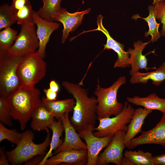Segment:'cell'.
Wrapping results in <instances>:
<instances>
[{
  "mask_svg": "<svg viewBox=\"0 0 165 165\" xmlns=\"http://www.w3.org/2000/svg\"><path fill=\"white\" fill-rule=\"evenodd\" d=\"M61 85L75 101L73 114L70 120L75 130L77 132L86 129L93 130L97 119L96 98L89 97L86 90L79 83L64 81Z\"/></svg>",
  "mask_w": 165,
  "mask_h": 165,
  "instance_id": "6da1fadb",
  "label": "cell"
},
{
  "mask_svg": "<svg viewBox=\"0 0 165 165\" xmlns=\"http://www.w3.org/2000/svg\"><path fill=\"white\" fill-rule=\"evenodd\" d=\"M39 90L35 86L21 85L6 98L12 118L19 121L24 130L37 106L42 102Z\"/></svg>",
  "mask_w": 165,
  "mask_h": 165,
  "instance_id": "7a4b0ae2",
  "label": "cell"
},
{
  "mask_svg": "<svg viewBox=\"0 0 165 165\" xmlns=\"http://www.w3.org/2000/svg\"><path fill=\"white\" fill-rule=\"evenodd\" d=\"M46 132L47 134L44 141L38 144L33 141L34 134L32 131L28 130L23 133L22 137L16 147L10 151L6 152L9 163L13 165L20 164L34 156L45 155L51 140L49 129Z\"/></svg>",
  "mask_w": 165,
  "mask_h": 165,
  "instance_id": "3957f363",
  "label": "cell"
},
{
  "mask_svg": "<svg viewBox=\"0 0 165 165\" xmlns=\"http://www.w3.org/2000/svg\"><path fill=\"white\" fill-rule=\"evenodd\" d=\"M126 83L125 76L119 77L110 86L101 87L99 80L94 92L97 102V119L117 115L122 111L123 104L118 101L117 95L120 87Z\"/></svg>",
  "mask_w": 165,
  "mask_h": 165,
  "instance_id": "277c9868",
  "label": "cell"
},
{
  "mask_svg": "<svg viewBox=\"0 0 165 165\" xmlns=\"http://www.w3.org/2000/svg\"><path fill=\"white\" fill-rule=\"evenodd\" d=\"M37 51L23 57L17 72L21 85L35 86L46 76V64Z\"/></svg>",
  "mask_w": 165,
  "mask_h": 165,
  "instance_id": "5b68a950",
  "label": "cell"
},
{
  "mask_svg": "<svg viewBox=\"0 0 165 165\" xmlns=\"http://www.w3.org/2000/svg\"><path fill=\"white\" fill-rule=\"evenodd\" d=\"M23 58L0 53V97L6 98L21 85L17 70Z\"/></svg>",
  "mask_w": 165,
  "mask_h": 165,
  "instance_id": "8992f818",
  "label": "cell"
},
{
  "mask_svg": "<svg viewBox=\"0 0 165 165\" xmlns=\"http://www.w3.org/2000/svg\"><path fill=\"white\" fill-rule=\"evenodd\" d=\"M135 109L127 101L123 104L121 112L114 117L97 119L99 124L93 130V134L99 137L114 135L118 131H127L128 124L130 123Z\"/></svg>",
  "mask_w": 165,
  "mask_h": 165,
  "instance_id": "52a82bcc",
  "label": "cell"
},
{
  "mask_svg": "<svg viewBox=\"0 0 165 165\" xmlns=\"http://www.w3.org/2000/svg\"><path fill=\"white\" fill-rule=\"evenodd\" d=\"M39 42L34 22L21 25L20 31L7 53L15 57H24L38 50Z\"/></svg>",
  "mask_w": 165,
  "mask_h": 165,
  "instance_id": "ba28073f",
  "label": "cell"
},
{
  "mask_svg": "<svg viewBox=\"0 0 165 165\" xmlns=\"http://www.w3.org/2000/svg\"><path fill=\"white\" fill-rule=\"evenodd\" d=\"M126 133L121 130L114 135L110 143L99 155L97 165H104L109 163L121 165L123 156V152L125 147L124 139Z\"/></svg>",
  "mask_w": 165,
  "mask_h": 165,
  "instance_id": "9c48e42d",
  "label": "cell"
},
{
  "mask_svg": "<svg viewBox=\"0 0 165 165\" xmlns=\"http://www.w3.org/2000/svg\"><path fill=\"white\" fill-rule=\"evenodd\" d=\"M93 130L86 129L77 132L81 138L84 139L87 146V165H97L99 154L110 143L114 135L99 137L93 134Z\"/></svg>",
  "mask_w": 165,
  "mask_h": 165,
  "instance_id": "30bf717a",
  "label": "cell"
},
{
  "mask_svg": "<svg viewBox=\"0 0 165 165\" xmlns=\"http://www.w3.org/2000/svg\"><path fill=\"white\" fill-rule=\"evenodd\" d=\"M156 144L165 147V113L160 121L152 129L142 131L138 137L134 138L125 145V147L133 149L144 144Z\"/></svg>",
  "mask_w": 165,
  "mask_h": 165,
  "instance_id": "8fae6325",
  "label": "cell"
},
{
  "mask_svg": "<svg viewBox=\"0 0 165 165\" xmlns=\"http://www.w3.org/2000/svg\"><path fill=\"white\" fill-rule=\"evenodd\" d=\"M103 17L101 14L99 15L97 18V28L91 30L84 31L81 34L94 31H99L102 32L106 36V43L104 45L103 50H112L116 52L118 56L114 68H125L129 67L130 57L129 53L125 51L124 49V46L114 39L110 35L108 30L105 28L103 24Z\"/></svg>",
  "mask_w": 165,
  "mask_h": 165,
  "instance_id": "7c38bea8",
  "label": "cell"
},
{
  "mask_svg": "<svg viewBox=\"0 0 165 165\" xmlns=\"http://www.w3.org/2000/svg\"><path fill=\"white\" fill-rule=\"evenodd\" d=\"M90 10V8H88L82 11L70 13L65 8H61L54 15L53 20L60 22L63 25L62 43L65 42L69 33L75 31L81 24L84 16L89 13Z\"/></svg>",
  "mask_w": 165,
  "mask_h": 165,
  "instance_id": "4fadbf2b",
  "label": "cell"
},
{
  "mask_svg": "<svg viewBox=\"0 0 165 165\" xmlns=\"http://www.w3.org/2000/svg\"><path fill=\"white\" fill-rule=\"evenodd\" d=\"M68 114L65 113L60 118L64 126L65 137L62 144L53 151V155L64 150L87 149L86 144L81 140L78 133L72 124Z\"/></svg>",
  "mask_w": 165,
  "mask_h": 165,
  "instance_id": "5bb4252c",
  "label": "cell"
},
{
  "mask_svg": "<svg viewBox=\"0 0 165 165\" xmlns=\"http://www.w3.org/2000/svg\"><path fill=\"white\" fill-rule=\"evenodd\" d=\"M87 158V149L64 150L49 158L45 165H84L86 164Z\"/></svg>",
  "mask_w": 165,
  "mask_h": 165,
  "instance_id": "9a60e30c",
  "label": "cell"
},
{
  "mask_svg": "<svg viewBox=\"0 0 165 165\" xmlns=\"http://www.w3.org/2000/svg\"><path fill=\"white\" fill-rule=\"evenodd\" d=\"M33 20L36 26V32L39 42L37 51L40 56L44 58L46 56V46L50 36L53 32L58 28L60 24L42 18L35 11L33 16Z\"/></svg>",
  "mask_w": 165,
  "mask_h": 165,
  "instance_id": "2e32d148",
  "label": "cell"
},
{
  "mask_svg": "<svg viewBox=\"0 0 165 165\" xmlns=\"http://www.w3.org/2000/svg\"><path fill=\"white\" fill-rule=\"evenodd\" d=\"M151 41L143 43L139 40L133 44L134 49L129 48L127 51L130 54L129 64L131 66V69L129 72L131 75L139 72L140 69H145L148 71L150 69H156V68L147 67L148 61L145 56L142 53L145 47Z\"/></svg>",
  "mask_w": 165,
  "mask_h": 165,
  "instance_id": "e0dca14e",
  "label": "cell"
},
{
  "mask_svg": "<svg viewBox=\"0 0 165 165\" xmlns=\"http://www.w3.org/2000/svg\"><path fill=\"white\" fill-rule=\"evenodd\" d=\"M152 110L145 108H138L135 110L124 137L125 145L135 138L139 133L141 132L142 127L147 116Z\"/></svg>",
  "mask_w": 165,
  "mask_h": 165,
  "instance_id": "ac0fdd59",
  "label": "cell"
},
{
  "mask_svg": "<svg viewBox=\"0 0 165 165\" xmlns=\"http://www.w3.org/2000/svg\"><path fill=\"white\" fill-rule=\"evenodd\" d=\"M31 118V127L34 131H46L55 120L42 102L35 108Z\"/></svg>",
  "mask_w": 165,
  "mask_h": 165,
  "instance_id": "d6986e66",
  "label": "cell"
},
{
  "mask_svg": "<svg viewBox=\"0 0 165 165\" xmlns=\"http://www.w3.org/2000/svg\"><path fill=\"white\" fill-rule=\"evenodd\" d=\"M42 102L55 118L58 119L64 114L73 111L75 102L73 98L49 101L43 97Z\"/></svg>",
  "mask_w": 165,
  "mask_h": 165,
  "instance_id": "ffe728a7",
  "label": "cell"
},
{
  "mask_svg": "<svg viewBox=\"0 0 165 165\" xmlns=\"http://www.w3.org/2000/svg\"><path fill=\"white\" fill-rule=\"evenodd\" d=\"M127 100L128 102L134 105L152 110H158L163 113H165V99L159 97L155 94L152 93L144 97L137 96L127 97Z\"/></svg>",
  "mask_w": 165,
  "mask_h": 165,
  "instance_id": "44dd1931",
  "label": "cell"
},
{
  "mask_svg": "<svg viewBox=\"0 0 165 165\" xmlns=\"http://www.w3.org/2000/svg\"><path fill=\"white\" fill-rule=\"evenodd\" d=\"M131 76L130 82L132 84H146L148 80H151L154 85L159 86L165 80V62L156 70L146 73L138 72Z\"/></svg>",
  "mask_w": 165,
  "mask_h": 165,
  "instance_id": "7402d4cb",
  "label": "cell"
},
{
  "mask_svg": "<svg viewBox=\"0 0 165 165\" xmlns=\"http://www.w3.org/2000/svg\"><path fill=\"white\" fill-rule=\"evenodd\" d=\"M52 131V135L48 152L44 156L39 165H44L47 160L53 156L52 152L58 148L62 144L64 140L62 134L64 131V126L61 119L55 120L49 127Z\"/></svg>",
  "mask_w": 165,
  "mask_h": 165,
  "instance_id": "603a6c76",
  "label": "cell"
},
{
  "mask_svg": "<svg viewBox=\"0 0 165 165\" xmlns=\"http://www.w3.org/2000/svg\"><path fill=\"white\" fill-rule=\"evenodd\" d=\"M148 9L149 14L146 17L143 18L140 16L138 14L133 16L132 18L136 20L138 18H141L145 20L148 23L149 30L146 32L145 34V36L147 37L149 35H151V41L152 42L156 41L160 37L161 34L159 31V28L160 23L157 22L156 16L155 15L154 5L148 6Z\"/></svg>",
  "mask_w": 165,
  "mask_h": 165,
  "instance_id": "cb8c5ba5",
  "label": "cell"
},
{
  "mask_svg": "<svg viewBox=\"0 0 165 165\" xmlns=\"http://www.w3.org/2000/svg\"><path fill=\"white\" fill-rule=\"evenodd\" d=\"M62 0H42L43 5L37 13L42 18L50 21H53L54 15L61 8Z\"/></svg>",
  "mask_w": 165,
  "mask_h": 165,
  "instance_id": "d4e9b609",
  "label": "cell"
},
{
  "mask_svg": "<svg viewBox=\"0 0 165 165\" xmlns=\"http://www.w3.org/2000/svg\"><path fill=\"white\" fill-rule=\"evenodd\" d=\"M124 156L130 160L134 165H155L152 160V154L148 152L126 150Z\"/></svg>",
  "mask_w": 165,
  "mask_h": 165,
  "instance_id": "484cf974",
  "label": "cell"
},
{
  "mask_svg": "<svg viewBox=\"0 0 165 165\" xmlns=\"http://www.w3.org/2000/svg\"><path fill=\"white\" fill-rule=\"evenodd\" d=\"M17 34V31L11 27L0 30V53L7 52L16 40Z\"/></svg>",
  "mask_w": 165,
  "mask_h": 165,
  "instance_id": "4316f807",
  "label": "cell"
},
{
  "mask_svg": "<svg viewBox=\"0 0 165 165\" xmlns=\"http://www.w3.org/2000/svg\"><path fill=\"white\" fill-rule=\"evenodd\" d=\"M16 22L15 13L11 9L10 6L4 4L0 7V30L11 27Z\"/></svg>",
  "mask_w": 165,
  "mask_h": 165,
  "instance_id": "83f0119b",
  "label": "cell"
},
{
  "mask_svg": "<svg viewBox=\"0 0 165 165\" xmlns=\"http://www.w3.org/2000/svg\"><path fill=\"white\" fill-rule=\"evenodd\" d=\"M35 12L29 1L22 8L15 13L17 24L21 26L25 23L34 22L33 16Z\"/></svg>",
  "mask_w": 165,
  "mask_h": 165,
  "instance_id": "f1b7e54d",
  "label": "cell"
},
{
  "mask_svg": "<svg viewBox=\"0 0 165 165\" xmlns=\"http://www.w3.org/2000/svg\"><path fill=\"white\" fill-rule=\"evenodd\" d=\"M23 133L18 132L16 129H9L0 123V142L6 140L17 145L20 140Z\"/></svg>",
  "mask_w": 165,
  "mask_h": 165,
  "instance_id": "f546056e",
  "label": "cell"
},
{
  "mask_svg": "<svg viewBox=\"0 0 165 165\" xmlns=\"http://www.w3.org/2000/svg\"><path fill=\"white\" fill-rule=\"evenodd\" d=\"M12 118L7 106L5 98L0 97V121L9 126H13Z\"/></svg>",
  "mask_w": 165,
  "mask_h": 165,
  "instance_id": "4dcf8cb0",
  "label": "cell"
},
{
  "mask_svg": "<svg viewBox=\"0 0 165 165\" xmlns=\"http://www.w3.org/2000/svg\"><path fill=\"white\" fill-rule=\"evenodd\" d=\"M156 18L159 20L162 24L161 35L165 36V2H161L154 5Z\"/></svg>",
  "mask_w": 165,
  "mask_h": 165,
  "instance_id": "1f68e13d",
  "label": "cell"
},
{
  "mask_svg": "<svg viewBox=\"0 0 165 165\" xmlns=\"http://www.w3.org/2000/svg\"><path fill=\"white\" fill-rule=\"evenodd\" d=\"M29 0H13L10 7L15 13L22 8L28 2Z\"/></svg>",
  "mask_w": 165,
  "mask_h": 165,
  "instance_id": "d6a6232c",
  "label": "cell"
},
{
  "mask_svg": "<svg viewBox=\"0 0 165 165\" xmlns=\"http://www.w3.org/2000/svg\"><path fill=\"white\" fill-rule=\"evenodd\" d=\"M44 155H40L34 156L24 163L25 165H39V164L42 160Z\"/></svg>",
  "mask_w": 165,
  "mask_h": 165,
  "instance_id": "836d02e7",
  "label": "cell"
},
{
  "mask_svg": "<svg viewBox=\"0 0 165 165\" xmlns=\"http://www.w3.org/2000/svg\"><path fill=\"white\" fill-rule=\"evenodd\" d=\"M43 91L46 95V98L47 100L51 101L56 100L57 93L52 91L50 88L44 89Z\"/></svg>",
  "mask_w": 165,
  "mask_h": 165,
  "instance_id": "e575fe53",
  "label": "cell"
},
{
  "mask_svg": "<svg viewBox=\"0 0 165 165\" xmlns=\"http://www.w3.org/2000/svg\"><path fill=\"white\" fill-rule=\"evenodd\" d=\"M5 147H0V165H9V162L4 151Z\"/></svg>",
  "mask_w": 165,
  "mask_h": 165,
  "instance_id": "d590c367",
  "label": "cell"
},
{
  "mask_svg": "<svg viewBox=\"0 0 165 165\" xmlns=\"http://www.w3.org/2000/svg\"><path fill=\"white\" fill-rule=\"evenodd\" d=\"M152 160L155 165H165V154L153 156Z\"/></svg>",
  "mask_w": 165,
  "mask_h": 165,
  "instance_id": "8d00e7d4",
  "label": "cell"
},
{
  "mask_svg": "<svg viewBox=\"0 0 165 165\" xmlns=\"http://www.w3.org/2000/svg\"><path fill=\"white\" fill-rule=\"evenodd\" d=\"M49 88L52 91L57 93H58L60 90L59 84L54 80H51L50 82Z\"/></svg>",
  "mask_w": 165,
  "mask_h": 165,
  "instance_id": "74e56055",
  "label": "cell"
},
{
  "mask_svg": "<svg viewBox=\"0 0 165 165\" xmlns=\"http://www.w3.org/2000/svg\"><path fill=\"white\" fill-rule=\"evenodd\" d=\"M121 165H134L128 159L123 156L122 159Z\"/></svg>",
  "mask_w": 165,
  "mask_h": 165,
  "instance_id": "f35d334b",
  "label": "cell"
},
{
  "mask_svg": "<svg viewBox=\"0 0 165 165\" xmlns=\"http://www.w3.org/2000/svg\"><path fill=\"white\" fill-rule=\"evenodd\" d=\"M152 0L153 1L152 4L153 5H155L161 2L164 1L165 0Z\"/></svg>",
  "mask_w": 165,
  "mask_h": 165,
  "instance_id": "ab89813d",
  "label": "cell"
}]
</instances>
